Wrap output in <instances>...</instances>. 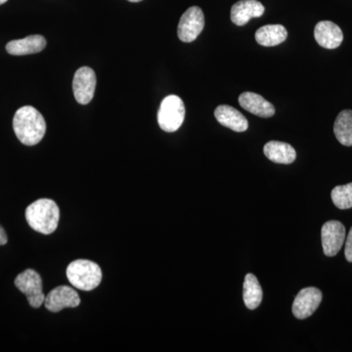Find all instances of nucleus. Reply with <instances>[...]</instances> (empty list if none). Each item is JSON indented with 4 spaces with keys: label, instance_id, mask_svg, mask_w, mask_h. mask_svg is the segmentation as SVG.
Wrapping results in <instances>:
<instances>
[{
    "label": "nucleus",
    "instance_id": "423d86ee",
    "mask_svg": "<svg viewBox=\"0 0 352 352\" xmlns=\"http://www.w3.org/2000/svg\"><path fill=\"white\" fill-rule=\"evenodd\" d=\"M205 27V16L200 7H190L180 18L178 24V38L183 43L195 41Z\"/></svg>",
    "mask_w": 352,
    "mask_h": 352
},
{
    "label": "nucleus",
    "instance_id": "4468645a",
    "mask_svg": "<svg viewBox=\"0 0 352 352\" xmlns=\"http://www.w3.org/2000/svg\"><path fill=\"white\" fill-rule=\"evenodd\" d=\"M241 107L248 112L261 118H271L275 115V108L270 102L266 101L263 96L254 92H244L240 95Z\"/></svg>",
    "mask_w": 352,
    "mask_h": 352
},
{
    "label": "nucleus",
    "instance_id": "aec40b11",
    "mask_svg": "<svg viewBox=\"0 0 352 352\" xmlns=\"http://www.w3.org/2000/svg\"><path fill=\"white\" fill-rule=\"evenodd\" d=\"M333 205L340 210L352 208V182L342 186L335 187L331 193Z\"/></svg>",
    "mask_w": 352,
    "mask_h": 352
},
{
    "label": "nucleus",
    "instance_id": "412c9836",
    "mask_svg": "<svg viewBox=\"0 0 352 352\" xmlns=\"http://www.w3.org/2000/svg\"><path fill=\"white\" fill-rule=\"evenodd\" d=\"M344 256H346V261L349 263H352V227L349 235H347Z\"/></svg>",
    "mask_w": 352,
    "mask_h": 352
},
{
    "label": "nucleus",
    "instance_id": "2eb2a0df",
    "mask_svg": "<svg viewBox=\"0 0 352 352\" xmlns=\"http://www.w3.org/2000/svg\"><path fill=\"white\" fill-rule=\"evenodd\" d=\"M214 117L220 124L236 132H244L249 127V122L245 116L231 106H219L215 109Z\"/></svg>",
    "mask_w": 352,
    "mask_h": 352
},
{
    "label": "nucleus",
    "instance_id": "dca6fc26",
    "mask_svg": "<svg viewBox=\"0 0 352 352\" xmlns=\"http://www.w3.org/2000/svg\"><path fill=\"white\" fill-rule=\"evenodd\" d=\"M263 152L267 159L276 164H289L294 163L296 157V152L293 146L280 141L266 143Z\"/></svg>",
    "mask_w": 352,
    "mask_h": 352
},
{
    "label": "nucleus",
    "instance_id": "9d476101",
    "mask_svg": "<svg viewBox=\"0 0 352 352\" xmlns=\"http://www.w3.org/2000/svg\"><path fill=\"white\" fill-rule=\"evenodd\" d=\"M322 298L323 296L319 289L314 287L302 289L293 303V314L296 318L303 320L311 316L320 305Z\"/></svg>",
    "mask_w": 352,
    "mask_h": 352
},
{
    "label": "nucleus",
    "instance_id": "f257e3e1",
    "mask_svg": "<svg viewBox=\"0 0 352 352\" xmlns=\"http://www.w3.org/2000/svg\"><path fill=\"white\" fill-rule=\"evenodd\" d=\"M13 129L20 142L27 146L38 144L46 132L43 116L32 106H24L16 112Z\"/></svg>",
    "mask_w": 352,
    "mask_h": 352
},
{
    "label": "nucleus",
    "instance_id": "7ed1b4c3",
    "mask_svg": "<svg viewBox=\"0 0 352 352\" xmlns=\"http://www.w3.org/2000/svg\"><path fill=\"white\" fill-rule=\"evenodd\" d=\"M67 277L72 286L82 291L96 289L102 281V270L98 264L87 259H78L69 264Z\"/></svg>",
    "mask_w": 352,
    "mask_h": 352
},
{
    "label": "nucleus",
    "instance_id": "f03ea898",
    "mask_svg": "<svg viewBox=\"0 0 352 352\" xmlns=\"http://www.w3.org/2000/svg\"><path fill=\"white\" fill-rule=\"evenodd\" d=\"M25 219L36 232L50 235L56 230L59 224V207L50 199H39L27 208Z\"/></svg>",
    "mask_w": 352,
    "mask_h": 352
},
{
    "label": "nucleus",
    "instance_id": "20e7f679",
    "mask_svg": "<svg viewBox=\"0 0 352 352\" xmlns=\"http://www.w3.org/2000/svg\"><path fill=\"white\" fill-rule=\"evenodd\" d=\"M185 119V106L176 95H168L162 101L157 112L159 126L166 132H175L182 126Z\"/></svg>",
    "mask_w": 352,
    "mask_h": 352
},
{
    "label": "nucleus",
    "instance_id": "39448f33",
    "mask_svg": "<svg viewBox=\"0 0 352 352\" xmlns=\"http://www.w3.org/2000/svg\"><path fill=\"white\" fill-rule=\"evenodd\" d=\"M15 286L27 296L28 302L32 307L39 308L45 300L43 294V280L36 271L25 270L15 279Z\"/></svg>",
    "mask_w": 352,
    "mask_h": 352
},
{
    "label": "nucleus",
    "instance_id": "4be33fe9",
    "mask_svg": "<svg viewBox=\"0 0 352 352\" xmlns=\"http://www.w3.org/2000/svg\"><path fill=\"white\" fill-rule=\"evenodd\" d=\"M7 235L6 230H4L3 227L0 226V245H3L7 244Z\"/></svg>",
    "mask_w": 352,
    "mask_h": 352
},
{
    "label": "nucleus",
    "instance_id": "6e6552de",
    "mask_svg": "<svg viewBox=\"0 0 352 352\" xmlns=\"http://www.w3.org/2000/svg\"><path fill=\"white\" fill-rule=\"evenodd\" d=\"M321 237L325 256H337L346 240V227L337 220L327 221L322 227Z\"/></svg>",
    "mask_w": 352,
    "mask_h": 352
},
{
    "label": "nucleus",
    "instance_id": "0eeeda50",
    "mask_svg": "<svg viewBox=\"0 0 352 352\" xmlns=\"http://www.w3.org/2000/svg\"><path fill=\"white\" fill-rule=\"evenodd\" d=\"M96 87V75L89 67H82L76 72L73 80V91L76 102L87 105L92 100Z\"/></svg>",
    "mask_w": 352,
    "mask_h": 352
},
{
    "label": "nucleus",
    "instance_id": "6ab92c4d",
    "mask_svg": "<svg viewBox=\"0 0 352 352\" xmlns=\"http://www.w3.org/2000/svg\"><path fill=\"white\" fill-rule=\"evenodd\" d=\"M333 133L340 144L352 146L351 110H344L339 113L333 124Z\"/></svg>",
    "mask_w": 352,
    "mask_h": 352
},
{
    "label": "nucleus",
    "instance_id": "ddd939ff",
    "mask_svg": "<svg viewBox=\"0 0 352 352\" xmlns=\"http://www.w3.org/2000/svg\"><path fill=\"white\" fill-rule=\"evenodd\" d=\"M46 39L41 34L27 36L22 39H16L7 43L6 50L14 56L34 54L41 52L45 48Z\"/></svg>",
    "mask_w": 352,
    "mask_h": 352
},
{
    "label": "nucleus",
    "instance_id": "1a4fd4ad",
    "mask_svg": "<svg viewBox=\"0 0 352 352\" xmlns=\"http://www.w3.org/2000/svg\"><path fill=\"white\" fill-rule=\"evenodd\" d=\"M80 305V296L69 286H59L53 289L44 300L46 309L54 314L62 311L65 308L78 307Z\"/></svg>",
    "mask_w": 352,
    "mask_h": 352
},
{
    "label": "nucleus",
    "instance_id": "f8f14e48",
    "mask_svg": "<svg viewBox=\"0 0 352 352\" xmlns=\"http://www.w3.org/2000/svg\"><path fill=\"white\" fill-rule=\"evenodd\" d=\"M265 8L258 0H240L231 8V20L236 25H245L252 18L261 17Z\"/></svg>",
    "mask_w": 352,
    "mask_h": 352
},
{
    "label": "nucleus",
    "instance_id": "9b49d317",
    "mask_svg": "<svg viewBox=\"0 0 352 352\" xmlns=\"http://www.w3.org/2000/svg\"><path fill=\"white\" fill-rule=\"evenodd\" d=\"M314 38L322 47L335 50L339 47L344 41V34L339 25L331 21H322L315 27Z\"/></svg>",
    "mask_w": 352,
    "mask_h": 352
},
{
    "label": "nucleus",
    "instance_id": "f3484780",
    "mask_svg": "<svg viewBox=\"0 0 352 352\" xmlns=\"http://www.w3.org/2000/svg\"><path fill=\"white\" fill-rule=\"evenodd\" d=\"M288 36L286 28L282 25H266L256 32V41L261 45L271 47L284 43Z\"/></svg>",
    "mask_w": 352,
    "mask_h": 352
},
{
    "label": "nucleus",
    "instance_id": "b1692460",
    "mask_svg": "<svg viewBox=\"0 0 352 352\" xmlns=\"http://www.w3.org/2000/svg\"><path fill=\"white\" fill-rule=\"evenodd\" d=\"M129 1H131V2H140V1H142V0H129Z\"/></svg>",
    "mask_w": 352,
    "mask_h": 352
},
{
    "label": "nucleus",
    "instance_id": "5701e85b",
    "mask_svg": "<svg viewBox=\"0 0 352 352\" xmlns=\"http://www.w3.org/2000/svg\"><path fill=\"white\" fill-rule=\"evenodd\" d=\"M7 1H8V0H0V6H2V4L6 3Z\"/></svg>",
    "mask_w": 352,
    "mask_h": 352
},
{
    "label": "nucleus",
    "instance_id": "a211bd4d",
    "mask_svg": "<svg viewBox=\"0 0 352 352\" xmlns=\"http://www.w3.org/2000/svg\"><path fill=\"white\" fill-rule=\"evenodd\" d=\"M263 289H261L258 278L251 273L245 275L244 295H243L245 307L251 310L256 309L263 302Z\"/></svg>",
    "mask_w": 352,
    "mask_h": 352
}]
</instances>
